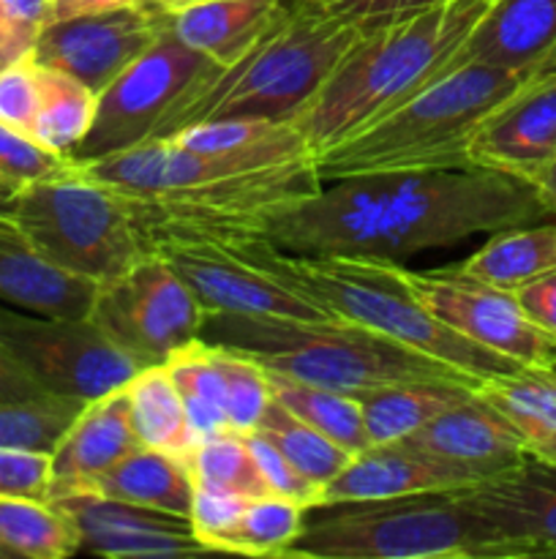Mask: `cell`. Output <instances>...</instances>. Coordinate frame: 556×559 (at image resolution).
Listing matches in <instances>:
<instances>
[{"instance_id": "cell-27", "label": "cell", "mask_w": 556, "mask_h": 559, "mask_svg": "<svg viewBox=\"0 0 556 559\" xmlns=\"http://www.w3.org/2000/svg\"><path fill=\"white\" fill-rule=\"evenodd\" d=\"M458 265L480 282L518 293L556 271V216L554 222H532L494 233Z\"/></svg>"}, {"instance_id": "cell-41", "label": "cell", "mask_w": 556, "mask_h": 559, "mask_svg": "<svg viewBox=\"0 0 556 559\" xmlns=\"http://www.w3.org/2000/svg\"><path fill=\"white\" fill-rule=\"evenodd\" d=\"M245 440H249L251 453H254V462H256V467H259V473H262V478H265L270 495L283 497V500H292L303 508L316 506V502L322 500L319 486H314L311 480H305L303 475H300L298 469H294L292 464H289L287 459H283L281 453L270 445V442H265L259 435H254V431H251V435H245Z\"/></svg>"}, {"instance_id": "cell-40", "label": "cell", "mask_w": 556, "mask_h": 559, "mask_svg": "<svg viewBox=\"0 0 556 559\" xmlns=\"http://www.w3.org/2000/svg\"><path fill=\"white\" fill-rule=\"evenodd\" d=\"M65 158L69 156H58L38 145L33 136L0 123V178L14 183L16 189L55 173L58 167H63Z\"/></svg>"}, {"instance_id": "cell-52", "label": "cell", "mask_w": 556, "mask_h": 559, "mask_svg": "<svg viewBox=\"0 0 556 559\" xmlns=\"http://www.w3.org/2000/svg\"><path fill=\"white\" fill-rule=\"evenodd\" d=\"M0 559H5V551L3 549H0Z\"/></svg>"}, {"instance_id": "cell-45", "label": "cell", "mask_w": 556, "mask_h": 559, "mask_svg": "<svg viewBox=\"0 0 556 559\" xmlns=\"http://www.w3.org/2000/svg\"><path fill=\"white\" fill-rule=\"evenodd\" d=\"M516 298L529 314V320L556 338V271L545 273L543 278L518 289Z\"/></svg>"}, {"instance_id": "cell-12", "label": "cell", "mask_w": 556, "mask_h": 559, "mask_svg": "<svg viewBox=\"0 0 556 559\" xmlns=\"http://www.w3.org/2000/svg\"><path fill=\"white\" fill-rule=\"evenodd\" d=\"M205 306L161 254L98 284L90 320L142 369L167 364L174 349L200 338Z\"/></svg>"}, {"instance_id": "cell-30", "label": "cell", "mask_w": 556, "mask_h": 559, "mask_svg": "<svg viewBox=\"0 0 556 559\" xmlns=\"http://www.w3.org/2000/svg\"><path fill=\"white\" fill-rule=\"evenodd\" d=\"M131 424L136 440L145 448L189 456L194 448V435L185 420L183 399L169 377L167 366H147L129 382Z\"/></svg>"}, {"instance_id": "cell-39", "label": "cell", "mask_w": 556, "mask_h": 559, "mask_svg": "<svg viewBox=\"0 0 556 559\" xmlns=\"http://www.w3.org/2000/svg\"><path fill=\"white\" fill-rule=\"evenodd\" d=\"M38 102H41V66L33 52H27L0 69V123L31 136Z\"/></svg>"}, {"instance_id": "cell-48", "label": "cell", "mask_w": 556, "mask_h": 559, "mask_svg": "<svg viewBox=\"0 0 556 559\" xmlns=\"http://www.w3.org/2000/svg\"><path fill=\"white\" fill-rule=\"evenodd\" d=\"M532 186L537 189V194L543 197V202L548 205V211L556 216V158L543 169V173H540V178L534 180Z\"/></svg>"}, {"instance_id": "cell-17", "label": "cell", "mask_w": 556, "mask_h": 559, "mask_svg": "<svg viewBox=\"0 0 556 559\" xmlns=\"http://www.w3.org/2000/svg\"><path fill=\"white\" fill-rule=\"evenodd\" d=\"M63 508L80 533V555L109 559H150L202 555L205 546L189 516L134 506L112 497L82 495L49 500Z\"/></svg>"}, {"instance_id": "cell-14", "label": "cell", "mask_w": 556, "mask_h": 559, "mask_svg": "<svg viewBox=\"0 0 556 559\" xmlns=\"http://www.w3.org/2000/svg\"><path fill=\"white\" fill-rule=\"evenodd\" d=\"M167 31V14L150 5H120L52 20L33 44L41 66L74 76L101 93Z\"/></svg>"}, {"instance_id": "cell-15", "label": "cell", "mask_w": 556, "mask_h": 559, "mask_svg": "<svg viewBox=\"0 0 556 559\" xmlns=\"http://www.w3.org/2000/svg\"><path fill=\"white\" fill-rule=\"evenodd\" d=\"M483 524L494 559L556 557V467H521L461 491Z\"/></svg>"}, {"instance_id": "cell-19", "label": "cell", "mask_w": 556, "mask_h": 559, "mask_svg": "<svg viewBox=\"0 0 556 559\" xmlns=\"http://www.w3.org/2000/svg\"><path fill=\"white\" fill-rule=\"evenodd\" d=\"M398 442L445 464L472 486L499 478L529 459L516 429L478 391Z\"/></svg>"}, {"instance_id": "cell-47", "label": "cell", "mask_w": 556, "mask_h": 559, "mask_svg": "<svg viewBox=\"0 0 556 559\" xmlns=\"http://www.w3.org/2000/svg\"><path fill=\"white\" fill-rule=\"evenodd\" d=\"M120 5H145V0H55V20L76 14H96V11L120 9Z\"/></svg>"}, {"instance_id": "cell-50", "label": "cell", "mask_w": 556, "mask_h": 559, "mask_svg": "<svg viewBox=\"0 0 556 559\" xmlns=\"http://www.w3.org/2000/svg\"><path fill=\"white\" fill-rule=\"evenodd\" d=\"M196 3V0H145V5L161 11V14H174V11L185 9V5Z\"/></svg>"}, {"instance_id": "cell-28", "label": "cell", "mask_w": 556, "mask_h": 559, "mask_svg": "<svg viewBox=\"0 0 556 559\" xmlns=\"http://www.w3.org/2000/svg\"><path fill=\"white\" fill-rule=\"evenodd\" d=\"M472 391L474 388L463 382H403L363 393L358 402L371 445L403 440L447 407L463 402Z\"/></svg>"}, {"instance_id": "cell-26", "label": "cell", "mask_w": 556, "mask_h": 559, "mask_svg": "<svg viewBox=\"0 0 556 559\" xmlns=\"http://www.w3.org/2000/svg\"><path fill=\"white\" fill-rule=\"evenodd\" d=\"M87 491L180 516H191L194 502V480L185 456L145 445L125 453L107 473L98 475Z\"/></svg>"}, {"instance_id": "cell-31", "label": "cell", "mask_w": 556, "mask_h": 559, "mask_svg": "<svg viewBox=\"0 0 556 559\" xmlns=\"http://www.w3.org/2000/svg\"><path fill=\"white\" fill-rule=\"evenodd\" d=\"M167 371L183 399L185 420L194 435V445L205 437L232 431L227 418V393L223 377L213 360L210 344L194 338L185 347L174 349L167 358Z\"/></svg>"}, {"instance_id": "cell-32", "label": "cell", "mask_w": 556, "mask_h": 559, "mask_svg": "<svg viewBox=\"0 0 556 559\" xmlns=\"http://www.w3.org/2000/svg\"><path fill=\"white\" fill-rule=\"evenodd\" d=\"M267 380H270V393L276 402H281L289 413L314 426L319 435L341 445L343 451L354 456L371 445L363 407H360L358 399L343 396L330 388L289 380V377L273 374V371H267Z\"/></svg>"}, {"instance_id": "cell-38", "label": "cell", "mask_w": 556, "mask_h": 559, "mask_svg": "<svg viewBox=\"0 0 556 559\" xmlns=\"http://www.w3.org/2000/svg\"><path fill=\"white\" fill-rule=\"evenodd\" d=\"M210 353L223 377L229 426L238 435H251L273 399L267 371L245 355L223 349L218 344H210Z\"/></svg>"}, {"instance_id": "cell-51", "label": "cell", "mask_w": 556, "mask_h": 559, "mask_svg": "<svg viewBox=\"0 0 556 559\" xmlns=\"http://www.w3.org/2000/svg\"><path fill=\"white\" fill-rule=\"evenodd\" d=\"M14 194H16V186L9 183V180L0 178V211H9L11 200H14Z\"/></svg>"}, {"instance_id": "cell-11", "label": "cell", "mask_w": 556, "mask_h": 559, "mask_svg": "<svg viewBox=\"0 0 556 559\" xmlns=\"http://www.w3.org/2000/svg\"><path fill=\"white\" fill-rule=\"evenodd\" d=\"M0 344L44 393L82 404L142 371L90 317H44L0 304Z\"/></svg>"}, {"instance_id": "cell-37", "label": "cell", "mask_w": 556, "mask_h": 559, "mask_svg": "<svg viewBox=\"0 0 556 559\" xmlns=\"http://www.w3.org/2000/svg\"><path fill=\"white\" fill-rule=\"evenodd\" d=\"M82 407V402L60 396L0 402V445L52 453Z\"/></svg>"}, {"instance_id": "cell-24", "label": "cell", "mask_w": 556, "mask_h": 559, "mask_svg": "<svg viewBox=\"0 0 556 559\" xmlns=\"http://www.w3.org/2000/svg\"><path fill=\"white\" fill-rule=\"evenodd\" d=\"M283 9V0H196L167 14V27L191 49L229 69L256 47Z\"/></svg>"}, {"instance_id": "cell-33", "label": "cell", "mask_w": 556, "mask_h": 559, "mask_svg": "<svg viewBox=\"0 0 556 559\" xmlns=\"http://www.w3.org/2000/svg\"><path fill=\"white\" fill-rule=\"evenodd\" d=\"M96 104L98 93L90 87L63 71L41 66V102L33 118L31 136L47 151L71 158L90 131Z\"/></svg>"}, {"instance_id": "cell-16", "label": "cell", "mask_w": 556, "mask_h": 559, "mask_svg": "<svg viewBox=\"0 0 556 559\" xmlns=\"http://www.w3.org/2000/svg\"><path fill=\"white\" fill-rule=\"evenodd\" d=\"M161 254L180 273L205 311L227 314L289 317V320H333L281 282L223 246H164Z\"/></svg>"}, {"instance_id": "cell-10", "label": "cell", "mask_w": 556, "mask_h": 559, "mask_svg": "<svg viewBox=\"0 0 556 559\" xmlns=\"http://www.w3.org/2000/svg\"><path fill=\"white\" fill-rule=\"evenodd\" d=\"M221 69L167 27L150 49L98 93L96 118L71 158L90 164L156 140L167 115Z\"/></svg>"}, {"instance_id": "cell-7", "label": "cell", "mask_w": 556, "mask_h": 559, "mask_svg": "<svg viewBox=\"0 0 556 559\" xmlns=\"http://www.w3.org/2000/svg\"><path fill=\"white\" fill-rule=\"evenodd\" d=\"M461 491L319 502L305 508L303 527L283 557L494 559L488 535Z\"/></svg>"}, {"instance_id": "cell-29", "label": "cell", "mask_w": 556, "mask_h": 559, "mask_svg": "<svg viewBox=\"0 0 556 559\" xmlns=\"http://www.w3.org/2000/svg\"><path fill=\"white\" fill-rule=\"evenodd\" d=\"M0 549L5 557L65 559L80 555V533L55 502L0 497Z\"/></svg>"}, {"instance_id": "cell-13", "label": "cell", "mask_w": 556, "mask_h": 559, "mask_svg": "<svg viewBox=\"0 0 556 559\" xmlns=\"http://www.w3.org/2000/svg\"><path fill=\"white\" fill-rule=\"evenodd\" d=\"M401 276L425 309L458 336L527 369L556 371V338L529 320L516 293L480 282L458 262L434 271L401 265Z\"/></svg>"}, {"instance_id": "cell-22", "label": "cell", "mask_w": 556, "mask_h": 559, "mask_svg": "<svg viewBox=\"0 0 556 559\" xmlns=\"http://www.w3.org/2000/svg\"><path fill=\"white\" fill-rule=\"evenodd\" d=\"M98 284L52 265L9 211H0V304L44 317H90Z\"/></svg>"}, {"instance_id": "cell-23", "label": "cell", "mask_w": 556, "mask_h": 559, "mask_svg": "<svg viewBox=\"0 0 556 559\" xmlns=\"http://www.w3.org/2000/svg\"><path fill=\"white\" fill-rule=\"evenodd\" d=\"M469 486L472 484L463 475L412 451L403 442H382L354 453L347 467L322 489L319 502L390 500L428 491H461Z\"/></svg>"}, {"instance_id": "cell-8", "label": "cell", "mask_w": 556, "mask_h": 559, "mask_svg": "<svg viewBox=\"0 0 556 559\" xmlns=\"http://www.w3.org/2000/svg\"><path fill=\"white\" fill-rule=\"evenodd\" d=\"M9 213L52 265L96 284L123 276L147 257L123 197L74 158L20 186Z\"/></svg>"}, {"instance_id": "cell-34", "label": "cell", "mask_w": 556, "mask_h": 559, "mask_svg": "<svg viewBox=\"0 0 556 559\" xmlns=\"http://www.w3.org/2000/svg\"><path fill=\"white\" fill-rule=\"evenodd\" d=\"M305 508L283 497H254L229 527L213 535L207 551H229L243 557H283L303 527Z\"/></svg>"}, {"instance_id": "cell-3", "label": "cell", "mask_w": 556, "mask_h": 559, "mask_svg": "<svg viewBox=\"0 0 556 559\" xmlns=\"http://www.w3.org/2000/svg\"><path fill=\"white\" fill-rule=\"evenodd\" d=\"M267 276L281 282L300 298L319 306L333 320L352 322L382 333L398 344L450 364L472 380L512 374L527 366L507 360L469 338L458 336L439 317L431 314L423 300L403 282L401 265L379 257H305L289 254L267 238L229 246Z\"/></svg>"}, {"instance_id": "cell-49", "label": "cell", "mask_w": 556, "mask_h": 559, "mask_svg": "<svg viewBox=\"0 0 556 559\" xmlns=\"http://www.w3.org/2000/svg\"><path fill=\"white\" fill-rule=\"evenodd\" d=\"M22 55H27L25 49H22L20 44H16L14 38H11L9 33H5L3 27H0V69H3V66H9L11 60L22 58Z\"/></svg>"}, {"instance_id": "cell-1", "label": "cell", "mask_w": 556, "mask_h": 559, "mask_svg": "<svg viewBox=\"0 0 556 559\" xmlns=\"http://www.w3.org/2000/svg\"><path fill=\"white\" fill-rule=\"evenodd\" d=\"M554 218L532 183L494 169L374 173L322 183L270 216L265 238L289 254L403 260L483 233Z\"/></svg>"}, {"instance_id": "cell-46", "label": "cell", "mask_w": 556, "mask_h": 559, "mask_svg": "<svg viewBox=\"0 0 556 559\" xmlns=\"http://www.w3.org/2000/svg\"><path fill=\"white\" fill-rule=\"evenodd\" d=\"M38 396H52V393H44L0 344V402H25Z\"/></svg>"}, {"instance_id": "cell-44", "label": "cell", "mask_w": 556, "mask_h": 559, "mask_svg": "<svg viewBox=\"0 0 556 559\" xmlns=\"http://www.w3.org/2000/svg\"><path fill=\"white\" fill-rule=\"evenodd\" d=\"M319 3L354 22H371L387 20V16L414 14V11L431 9V5H439L445 0H319Z\"/></svg>"}, {"instance_id": "cell-36", "label": "cell", "mask_w": 556, "mask_h": 559, "mask_svg": "<svg viewBox=\"0 0 556 559\" xmlns=\"http://www.w3.org/2000/svg\"><path fill=\"white\" fill-rule=\"evenodd\" d=\"M185 462H189L194 489L243 497V500L270 495L259 467H256L249 440L238 431L205 437L191 448Z\"/></svg>"}, {"instance_id": "cell-4", "label": "cell", "mask_w": 556, "mask_h": 559, "mask_svg": "<svg viewBox=\"0 0 556 559\" xmlns=\"http://www.w3.org/2000/svg\"><path fill=\"white\" fill-rule=\"evenodd\" d=\"M200 338L245 355L273 374L330 388L352 399L403 382L480 385L450 364L343 320H289L210 311Z\"/></svg>"}, {"instance_id": "cell-21", "label": "cell", "mask_w": 556, "mask_h": 559, "mask_svg": "<svg viewBox=\"0 0 556 559\" xmlns=\"http://www.w3.org/2000/svg\"><path fill=\"white\" fill-rule=\"evenodd\" d=\"M469 60L529 74L554 71L556 0H491L447 69Z\"/></svg>"}, {"instance_id": "cell-25", "label": "cell", "mask_w": 556, "mask_h": 559, "mask_svg": "<svg viewBox=\"0 0 556 559\" xmlns=\"http://www.w3.org/2000/svg\"><path fill=\"white\" fill-rule=\"evenodd\" d=\"M474 391L516 429L529 459L556 467V371L518 369Z\"/></svg>"}, {"instance_id": "cell-42", "label": "cell", "mask_w": 556, "mask_h": 559, "mask_svg": "<svg viewBox=\"0 0 556 559\" xmlns=\"http://www.w3.org/2000/svg\"><path fill=\"white\" fill-rule=\"evenodd\" d=\"M49 453L0 445V497L47 500Z\"/></svg>"}, {"instance_id": "cell-35", "label": "cell", "mask_w": 556, "mask_h": 559, "mask_svg": "<svg viewBox=\"0 0 556 559\" xmlns=\"http://www.w3.org/2000/svg\"><path fill=\"white\" fill-rule=\"evenodd\" d=\"M254 435L270 442L305 480H311L319 489H325L352 459V453L343 451L333 440H327L325 435H319L314 426H309L298 415L289 413L276 399H270L267 409L262 413Z\"/></svg>"}, {"instance_id": "cell-9", "label": "cell", "mask_w": 556, "mask_h": 559, "mask_svg": "<svg viewBox=\"0 0 556 559\" xmlns=\"http://www.w3.org/2000/svg\"><path fill=\"white\" fill-rule=\"evenodd\" d=\"M322 186L314 158L207 180L153 197H123L147 254L164 246H240L265 238L270 216Z\"/></svg>"}, {"instance_id": "cell-20", "label": "cell", "mask_w": 556, "mask_h": 559, "mask_svg": "<svg viewBox=\"0 0 556 559\" xmlns=\"http://www.w3.org/2000/svg\"><path fill=\"white\" fill-rule=\"evenodd\" d=\"M134 448H140V440L131 424L129 385L87 402L49 453L47 500L82 495Z\"/></svg>"}, {"instance_id": "cell-18", "label": "cell", "mask_w": 556, "mask_h": 559, "mask_svg": "<svg viewBox=\"0 0 556 559\" xmlns=\"http://www.w3.org/2000/svg\"><path fill=\"white\" fill-rule=\"evenodd\" d=\"M556 158V69L532 76L494 109L469 142L472 167L534 183Z\"/></svg>"}, {"instance_id": "cell-5", "label": "cell", "mask_w": 556, "mask_h": 559, "mask_svg": "<svg viewBox=\"0 0 556 559\" xmlns=\"http://www.w3.org/2000/svg\"><path fill=\"white\" fill-rule=\"evenodd\" d=\"M363 33V22L336 14L319 0H294L256 47L229 69L202 82L167 115L156 140L221 118L292 120L322 91L343 55Z\"/></svg>"}, {"instance_id": "cell-6", "label": "cell", "mask_w": 556, "mask_h": 559, "mask_svg": "<svg viewBox=\"0 0 556 559\" xmlns=\"http://www.w3.org/2000/svg\"><path fill=\"white\" fill-rule=\"evenodd\" d=\"M532 76L501 66L458 63L382 120L314 156L322 183L352 175L467 169L483 120Z\"/></svg>"}, {"instance_id": "cell-43", "label": "cell", "mask_w": 556, "mask_h": 559, "mask_svg": "<svg viewBox=\"0 0 556 559\" xmlns=\"http://www.w3.org/2000/svg\"><path fill=\"white\" fill-rule=\"evenodd\" d=\"M52 20L55 0H0V27L25 52H33V44Z\"/></svg>"}, {"instance_id": "cell-2", "label": "cell", "mask_w": 556, "mask_h": 559, "mask_svg": "<svg viewBox=\"0 0 556 559\" xmlns=\"http://www.w3.org/2000/svg\"><path fill=\"white\" fill-rule=\"evenodd\" d=\"M488 5L491 0H445L414 14L363 22L358 41L294 118L311 156L368 129L445 76Z\"/></svg>"}]
</instances>
